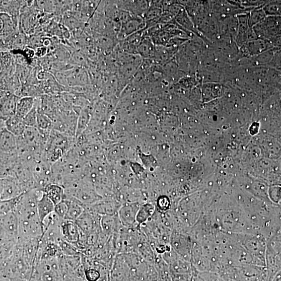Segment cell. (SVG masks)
<instances>
[{
	"instance_id": "6da1fadb",
	"label": "cell",
	"mask_w": 281,
	"mask_h": 281,
	"mask_svg": "<svg viewBox=\"0 0 281 281\" xmlns=\"http://www.w3.org/2000/svg\"><path fill=\"white\" fill-rule=\"evenodd\" d=\"M1 216V242L19 240V222L15 212Z\"/></svg>"
},
{
	"instance_id": "7a4b0ae2",
	"label": "cell",
	"mask_w": 281,
	"mask_h": 281,
	"mask_svg": "<svg viewBox=\"0 0 281 281\" xmlns=\"http://www.w3.org/2000/svg\"><path fill=\"white\" fill-rule=\"evenodd\" d=\"M253 28L258 39L269 40L281 35V17H267Z\"/></svg>"
},
{
	"instance_id": "3957f363",
	"label": "cell",
	"mask_w": 281,
	"mask_h": 281,
	"mask_svg": "<svg viewBox=\"0 0 281 281\" xmlns=\"http://www.w3.org/2000/svg\"><path fill=\"white\" fill-rule=\"evenodd\" d=\"M101 216L85 209L83 214L75 221L80 230L88 235L99 232L101 226Z\"/></svg>"
},
{
	"instance_id": "277c9868",
	"label": "cell",
	"mask_w": 281,
	"mask_h": 281,
	"mask_svg": "<svg viewBox=\"0 0 281 281\" xmlns=\"http://www.w3.org/2000/svg\"><path fill=\"white\" fill-rule=\"evenodd\" d=\"M0 198L1 201L17 198L23 194L20 183L12 176L1 178L0 180Z\"/></svg>"
},
{
	"instance_id": "5b68a950",
	"label": "cell",
	"mask_w": 281,
	"mask_h": 281,
	"mask_svg": "<svg viewBox=\"0 0 281 281\" xmlns=\"http://www.w3.org/2000/svg\"><path fill=\"white\" fill-rule=\"evenodd\" d=\"M273 48L268 40L257 39L244 44L239 49L242 56L254 57Z\"/></svg>"
},
{
	"instance_id": "8992f818",
	"label": "cell",
	"mask_w": 281,
	"mask_h": 281,
	"mask_svg": "<svg viewBox=\"0 0 281 281\" xmlns=\"http://www.w3.org/2000/svg\"><path fill=\"white\" fill-rule=\"evenodd\" d=\"M0 150L1 153H10L18 152L17 137L8 131L5 126V122L1 120L0 130Z\"/></svg>"
},
{
	"instance_id": "52a82bcc",
	"label": "cell",
	"mask_w": 281,
	"mask_h": 281,
	"mask_svg": "<svg viewBox=\"0 0 281 281\" xmlns=\"http://www.w3.org/2000/svg\"><path fill=\"white\" fill-rule=\"evenodd\" d=\"M62 239L74 246L79 241L81 231L75 222L63 220L61 224Z\"/></svg>"
},
{
	"instance_id": "ba28073f",
	"label": "cell",
	"mask_w": 281,
	"mask_h": 281,
	"mask_svg": "<svg viewBox=\"0 0 281 281\" xmlns=\"http://www.w3.org/2000/svg\"><path fill=\"white\" fill-rule=\"evenodd\" d=\"M120 224L118 216L116 215L101 217V230L106 237H111L119 233Z\"/></svg>"
},
{
	"instance_id": "9c48e42d",
	"label": "cell",
	"mask_w": 281,
	"mask_h": 281,
	"mask_svg": "<svg viewBox=\"0 0 281 281\" xmlns=\"http://www.w3.org/2000/svg\"><path fill=\"white\" fill-rule=\"evenodd\" d=\"M63 200L68 207L65 220L75 222L85 212V206L76 198L65 195Z\"/></svg>"
},
{
	"instance_id": "30bf717a",
	"label": "cell",
	"mask_w": 281,
	"mask_h": 281,
	"mask_svg": "<svg viewBox=\"0 0 281 281\" xmlns=\"http://www.w3.org/2000/svg\"><path fill=\"white\" fill-rule=\"evenodd\" d=\"M20 98L15 95L1 98V120L6 121L15 115Z\"/></svg>"
},
{
	"instance_id": "8fae6325",
	"label": "cell",
	"mask_w": 281,
	"mask_h": 281,
	"mask_svg": "<svg viewBox=\"0 0 281 281\" xmlns=\"http://www.w3.org/2000/svg\"><path fill=\"white\" fill-rule=\"evenodd\" d=\"M55 206L52 200L43 192L37 204L38 215L43 225L45 219L54 212Z\"/></svg>"
},
{
	"instance_id": "7c38bea8",
	"label": "cell",
	"mask_w": 281,
	"mask_h": 281,
	"mask_svg": "<svg viewBox=\"0 0 281 281\" xmlns=\"http://www.w3.org/2000/svg\"><path fill=\"white\" fill-rule=\"evenodd\" d=\"M136 207L124 206L121 207L118 212V217L121 224L126 228H131L136 223L137 214Z\"/></svg>"
},
{
	"instance_id": "4fadbf2b",
	"label": "cell",
	"mask_w": 281,
	"mask_h": 281,
	"mask_svg": "<svg viewBox=\"0 0 281 281\" xmlns=\"http://www.w3.org/2000/svg\"><path fill=\"white\" fill-rule=\"evenodd\" d=\"M43 191L55 205L63 200L65 196L64 187L57 184L51 183L46 185Z\"/></svg>"
},
{
	"instance_id": "5bb4252c",
	"label": "cell",
	"mask_w": 281,
	"mask_h": 281,
	"mask_svg": "<svg viewBox=\"0 0 281 281\" xmlns=\"http://www.w3.org/2000/svg\"><path fill=\"white\" fill-rule=\"evenodd\" d=\"M248 14H243L237 16L239 22L238 30L235 42L240 48L246 43V34L250 27L248 23Z\"/></svg>"
},
{
	"instance_id": "9a60e30c",
	"label": "cell",
	"mask_w": 281,
	"mask_h": 281,
	"mask_svg": "<svg viewBox=\"0 0 281 281\" xmlns=\"http://www.w3.org/2000/svg\"><path fill=\"white\" fill-rule=\"evenodd\" d=\"M36 98L23 97L20 98L17 105L15 116L21 119L31 111L35 106Z\"/></svg>"
},
{
	"instance_id": "2e32d148",
	"label": "cell",
	"mask_w": 281,
	"mask_h": 281,
	"mask_svg": "<svg viewBox=\"0 0 281 281\" xmlns=\"http://www.w3.org/2000/svg\"><path fill=\"white\" fill-rule=\"evenodd\" d=\"M5 122L7 129L17 137L22 135L26 126L21 119L15 115L9 118Z\"/></svg>"
},
{
	"instance_id": "e0dca14e",
	"label": "cell",
	"mask_w": 281,
	"mask_h": 281,
	"mask_svg": "<svg viewBox=\"0 0 281 281\" xmlns=\"http://www.w3.org/2000/svg\"><path fill=\"white\" fill-rule=\"evenodd\" d=\"M90 114L89 106L83 109L78 116L76 138L82 135L88 127Z\"/></svg>"
},
{
	"instance_id": "ac0fdd59",
	"label": "cell",
	"mask_w": 281,
	"mask_h": 281,
	"mask_svg": "<svg viewBox=\"0 0 281 281\" xmlns=\"http://www.w3.org/2000/svg\"><path fill=\"white\" fill-rule=\"evenodd\" d=\"M266 18V14H265L262 8L254 9L248 14L249 27L253 28L261 23Z\"/></svg>"
},
{
	"instance_id": "d6986e66",
	"label": "cell",
	"mask_w": 281,
	"mask_h": 281,
	"mask_svg": "<svg viewBox=\"0 0 281 281\" xmlns=\"http://www.w3.org/2000/svg\"><path fill=\"white\" fill-rule=\"evenodd\" d=\"M278 49L273 48L254 57L253 60L256 65L268 66L272 61L275 52Z\"/></svg>"
},
{
	"instance_id": "ffe728a7",
	"label": "cell",
	"mask_w": 281,
	"mask_h": 281,
	"mask_svg": "<svg viewBox=\"0 0 281 281\" xmlns=\"http://www.w3.org/2000/svg\"><path fill=\"white\" fill-rule=\"evenodd\" d=\"M37 128L41 131H51L53 128V121L49 116L38 112Z\"/></svg>"
},
{
	"instance_id": "44dd1931",
	"label": "cell",
	"mask_w": 281,
	"mask_h": 281,
	"mask_svg": "<svg viewBox=\"0 0 281 281\" xmlns=\"http://www.w3.org/2000/svg\"><path fill=\"white\" fill-rule=\"evenodd\" d=\"M262 8L267 17H281V1L268 2Z\"/></svg>"
},
{
	"instance_id": "7402d4cb",
	"label": "cell",
	"mask_w": 281,
	"mask_h": 281,
	"mask_svg": "<svg viewBox=\"0 0 281 281\" xmlns=\"http://www.w3.org/2000/svg\"><path fill=\"white\" fill-rule=\"evenodd\" d=\"M20 196L9 200L1 201L0 215H4L11 212H15V208L17 207L19 200Z\"/></svg>"
},
{
	"instance_id": "603a6c76",
	"label": "cell",
	"mask_w": 281,
	"mask_h": 281,
	"mask_svg": "<svg viewBox=\"0 0 281 281\" xmlns=\"http://www.w3.org/2000/svg\"><path fill=\"white\" fill-rule=\"evenodd\" d=\"M38 114V107L36 103L32 110H31L23 119V122L26 127L37 128V120Z\"/></svg>"
},
{
	"instance_id": "cb8c5ba5",
	"label": "cell",
	"mask_w": 281,
	"mask_h": 281,
	"mask_svg": "<svg viewBox=\"0 0 281 281\" xmlns=\"http://www.w3.org/2000/svg\"><path fill=\"white\" fill-rule=\"evenodd\" d=\"M153 214L152 208L144 206L137 213L136 216V223L139 224H144L149 220L150 216Z\"/></svg>"
},
{
	"instance_id": "d4e9b609",
	"label": "cell",
	"mask_w": 281,
	"mask_h": 281,
	"mask_svg": "<svg viewBox=\"0 0 281 281\" xmlns=\"http://www.w3.org/2000/svg\"><path fill=\"white\" fill-rule=\"evenodd\" d=\"M104 269L101 270L95 268H89L85 269L86 281H99L101 277L102 271Z\"/></svg>"
},
{
	"instance_id": "484cf974",
	"label": "cell",
	"mask_w": 281,
	"mask_h": 281,
	"mask_svg": "<svg viewBox=\"0 0 281 281\" xmlns=\"http://www.w3.org/2000/svg\"><path fill=\"white\" fill-rule=\"evenodd\" d=\"M27 43V40H26L25 36L23 34L20 33L15 37L13 40V48L14 49L24 50L26 48Z\"/></svg>"
},
{
	"instance_id": "4316f807",
	"label": "cell",
	"mask_w": 281,
	"mask_h": 281,
	"mask_svg": "<svg viewBox=\"0 0 281 281\" xmlns=\"http://www.w3.org/2000/svg\"><path fill=\"white\" fill-rule=\"evenodd\" d=\"M67 209L66 203L62 200L59 204L55 205L54 213L62 220H65Z\"/></svg>"
},
{
	"instance_id": "83f0119b",
	"label": "cell",
	"mask_w": 281,
	"mask_h": 281,
	"mask_svg": "<svg viewBox=\"0 0 281 281\" xmlns=\"http://www.w3.org/2000/svg\"><path fill=\"white\" fill-rule=\"evenodd\" d=\"M268 67L281 72V49L275 52Z\"/></svg>"
},
{
	"instance_id": "f1b7e54d",
	"label": "cell",
	"mask_w": 281,
	"mask_h": 281,
	"mask_svg": "<svg viewBox=\"0 0 281 281\" xmlns=\"http://www.w3.org/2000/svg\"><path fill=\"white\" fill-rule=\"evenodd\" d=\"M268 41L274 48L278 50L281 49V35L272 37Z\"/></svg>"
},
{
	"instance_id": "f546056e",
	"label": "cell",
	"mask_w": 281,
	"mask_h": 281,
	"mask_svg": "<svg viewBox=\"0 0 281 281\" xmlns=\"http://www.w3.org/2000/svg\"><path fill=\"white\" fill-rule=\"evenodd\" d=\"M36 56L37 57H43L48 52V48L44 46H40L35 50Z\"/></svg>"
},
{
	"instance_id": "4dcf8cb0",
	"label": "cell",
	"mask_w": 281,
	"mask_h": 281,
	"mask_svg": "<svg viewBox=\"0 0 281 281\" xmlns=\"http://www.w3.org/2000/svg\"><path fill=\"white\" fill-rule=\"evenodd\" d=\"M73 60L77 64H80L82 65V64L84 62L83 58L82 57V54L79 53H76L73 55Z\"/></svg>"
}]
</instances>
